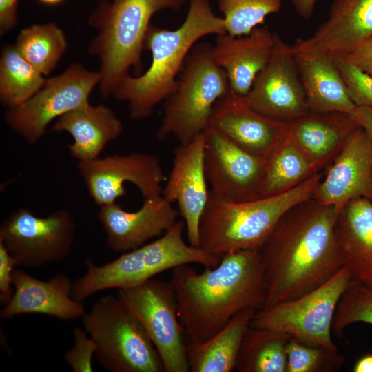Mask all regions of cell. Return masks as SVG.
Segmentation results:
<instances>
[{"instance_id": "obj_1", "label": "cell", "mask_w": 372, "mask_h": 372, "mask_svg": "<svg viewBox=\"0 0 372 372\" xmlns=\"http://www.w3.org/2000/svg\"><path fill=\"white\" fill-rule=\"evenodd\" d=\"M338 212L311 198L280 219L259 249L267 287L264 307L310 292L342 268L333 233Z\"/></svg>"}, {"instance_id": "obj_2", "label": "cell", "mask_w": 372, "mask_h": 372, "mask_svg": "<svg viewBox=\"0 0 372 372\" xmlns=\"http://www.w3.org/2000/svg\"><path fill=\"white\" fill-rule=\"evenodd\" d=\"M170 282L188 342L207 340L245 309H262L267 296L259 249L228 252L202 273L179 265L172 269Z\"/></svg>"}, {"instance_id": "obj_3", "label": "cell", "mask_w": 372, "mask_h": 372, "mask_svg": "<svg viewBox=\"0 0 372 372\" xmlns=\"http://www.w3.org/2000/svg\"><path fill=\"white\" fill-rule=\"evenodd\" d=\"M225 33L223 18L214 14L209 0H189L187 17L179 28L149 26L144 50L151 52L150 66L142 74L124 78L112 95L127 103L132 119L149 117L155 106L175 90L177 78L196 43L209 34Z\"/></svg>"}, {"instance_id": "obj_4", "label": "cell", "mask_w": 372, "mask_h": 372, "mask_svg": "<svg viewBox=\"0 0 372 372\" xmlns=\"http://www.w3.org/2000/svg\"><path fill=\"white\" fill-rule=\"evenodd\" d=\"M323 176L320 170L287 191L245 202L224 200L209 191L200 221L199 247L220 257L260 249L289 209L312 198Z\"/></svg>"}, {"instance_id": "obj_5", "label": "cell", "mask_w": 372, "mask_h": 372, "mask_svg": "<svg viewBox=\"0 0 372 372\" xmlns=\"http://www.w3.org/2000/svg\"><path fill=\"white\" fill-rule=\"evenodd\" d=\"M187 0L102 1L90 14V26L97 35L89 52L101 62L99 91L103 97L113 94L130 69L141 67V54L152 16L165 9L178 10Z\"/></svg>"}, {"instance_id": "obj_6", "label": "cell", "mask_w": 372, "mask_h": 372, "mask_svg": "<svg viewBox=\"0 0 372 372\" xmlns=\"http://www.w3.org/2000/svg\"><path fill=\"white\" fill-rule=\"evenodd\" d=\"M185 229L184 221L178 220L156 240L124 252L106 264L97 265L85 258L86 272L73 281L72 297L81 302L100 291L132 287L185 264L218 266L222 257L185 242Z\"/></svg>"}, {"instance_id": "obj_7", "label": "cell", "mask_w": 372, "mask_h": 372, "mask_svg": "<svg viewBox=\"0 0 372 372\" xmlns=\"http://www.w3.org/2000/svg\"><path fill=\"white\" fill-rule=\"evenodd\" d=\"M212 45H195L177 78L176 87L163 105L156 138L174 136L180 144L204 133L217 101L230 90L225 72L214 61Z\"/></svg>"}, {"instance_id": "obj_8", "label": "cell", "mask_w": 372, "mask_h": 372, "mask_svg": "<svg viewBox=\"0 0 372 372\" xmlns=\"http://www.w3.org/2000/svg\"><path fill=\"white\" fill-rule=\"evenodd\" d=\"M94 341V357L110 372H165L159 355L138 320L113 296L100 298L83 315Z\"/></svg>"}, {"instance_id": "obj_9", "label": "cell", "mask_w": 372, "mask_h": 372, "mask_svg": "<svg viewBox=\"0 0 372 372\" xmlns=\"http://www.w3.org/2000/svg\"><path fill=\"white\" fill-rule=\"evenodd\" d=\"M351 282L349 271L342 267L313 291L256 311L249 325L338 351L331 335L333 319L338 303Z\"/></svg>"}, {"instance_id": "obj_10", "label": "cell", "mask_w": 372, "mask_h": 372, "mask_svg": "<svg viewBox=\"0 0 372 372\" xmlns=\"http://www.w3.org/2000/svg\"><path fill=\"white\" fill-rule=\"evenodd\" d=\"M118 298L154 344L165 372H189L185 331L171 282L151 278L118 289Z\"/></svg>"}, {"instance_id": "obj_11", "label": "cell", "mask_w": 372, "mask_h": 372, "mask_svg": "<svg viewBox=\"0 0 372 372\" xmlns=\"http://www.w3.org/2000/svg\"><path fill=\"white\" fill-rule=\"evenodd\" d=\"M76 229L74 218L66 209L39 217L26 208H19L1 224L0 241L17 265L41 267L69 256Z\"/></svg>"}, {"instance_id": "obj_12", "label": "cell", "mask_w": 372, "mask_h": 372, "mask_svg": "<svg viewBox=\"0 0 372 372\" xmlns=\"http://www.w3.org/2000/svg\"><path fill=\"white\" fill-rule=\"evenodd\" d=\"M100 74L74 63L58 76L46 79L44 85L22 104L8 108V125L29 144H34L46 133L54 120L89 103Z\"/></svg>"}, {"instance_id": "obj_13", "label": "cell", "mask_w": 372, "mask_h": 372, "mask_svg": "<svg viewBox=\"0 0 372 372\" xmlns=\"http://www.w3.org/2000/svg\"><path fill=\"white\" fill-rule=\"evenodd\" d=\"M204 165L209 191L230 202L260 198L267 159L243 149L218 130L204 132Z\"/></svg>"}, {"instance_id": "obj_14", "label": "cell", "mask_w": 372, "mask_h": 372, "mask_svg": "<svg viewBox=\"0 0 372 372\" xmlns=\"http://www.w3.org/2000/svg\"><path fill=\"white\" fill-rule=\"evenodd\" d=\"M77 169L90 197L99 207L125 196L126 183L135 185L144 198L162 195L165 180L158 159L140 152L79 161Z\"/></svg>"}, {"instance_id": "obj_15", "label": "cell", "mask_w": 372, "mask_h": 372, "mask_svg": "<svg viewBox=\"0 0 372 372\" xmlns=\"http://www.w3.org/2000/svg\"><path fill=\"white\" fill-rule=\"evenodd\" d=\"M245 97L257 112L278 121L309 112L293 48L276 33L270 58Z\"/></svg>"}, {"instance_id": "obj_16", "label": "cell", "mask_w": 372, "mask_h": 372, "mask_svg": "<svg viewBox=\"0 0 372 372\" xmlns=\"http://www.w3.org/2000/svg\"><path fill=\"white\" fill-rule=\"evenodd\" d=\"M204 145L203 133L175 149L169 178L162 192L166 200L177 203L188 242L194 247H199L200 221L209 194L205 172Z\"/></svg>"}, {"instance_id": "obj_17", "label": "cell", "mask_w": 372, "mask_h": 372, "mask_svg": "<svg viewBox=\"0 0 372 372\" xmlns=\"http://www.w3.org/2000/svg\"><path fill=\"white\" fill-rule=\"evenodd\" d=\"M312 198L339 211L358 198L372 201V138L362 128L347 139Z\"/></svg>"}, {"instance_id": "obj_18", "label": "cell", "mask_w": 372, "mask_h": 372, "mask_svg": "<svg viewBox=\"0 0 372 372\" xmlns=\"http://www.w3.org/2000/svg\"><path fill=\"white\" fill-rule=\"evenodd\" d=\"M178 210L162 195L145 198L135 211L124 210L116 202L99 207L97 218L109 249L126 252L160 237L178 221Z\"/></svg>"}, {"instance_id": "obj_19", "label": "cell", "mask_w": 372, "mask_h": 372, "mask_svg": "<svg viewBox=\"0 0 372 372\" xmlns=\"http://www.w3.org/2000/svg\"><path fill=\"white\" fill-rule=\"evenodd\" d=\"M287 121L254 110L245 96L230 90L216 103L209 126L257 156L267 158L286 135Z\"/></svg>"}, {"instance_id": "obj_20", "label": "cell", "mask_w": 372, "mask_h": 372, "mask_svg": "<svg viewBox=\"0 0 372 372\" xmlns=\"http://www.w3.org/2000/svg\"><path fill=\"white\" fill-rule=\"evenodd\" d=\"M12 282L14 293L0 311L1 318L41 314L73 320L85 313L81 302L72 297L73 281L65 274L58 273L48 280H42L16 269Z\"/></svg>"}, {"instance_id": "obj_21", "label": "cell", "mask_w": 372, "mask_h": 372, "mask_svg": "<svg viewBox=\"0 0 372 372\" xmlns=\"http://www.w3.org/2000/svg\"><path fill=\"white\" fill-rule=\"evenodd\" d=\"M372 38V0H333L327 19L293 47L342 55Z\"/></svg>"}, {"instance_id": "obj_22", "label": "cell", "mask_w": 372, "mask_h": 372, "mask_svg": "<svg viewBox=\"0 0 372 372\" xmlns=\"http://www.w3.org/2000/svg\"><path fill=\"white\" fill-rule=\"evenodd\" d=\"M275 33L256 28L249 34L216 36L211 48L215 63L226 73L230 90L245 96L257 75L267 65L274 45Z\"/></svg>"}, {"instance_id": "obj_23", "label": "cell", "mask_w": 372, "mask_h": 372, "mask_svg": "<svg viewBox=\"0 0 372 372\" xmlns=\"http://www.w3.org/2000/svg\"><path fill=\"white\" fill-rule=\"evenodd\" d=\"M333 233L351 282L372 289V201L358 198L346 204L338 214Z\"/></svg>"}, {"instance_id": "obj_24", "label": "cell", "mask_w": 372, "mask_h": 372, "mask_svg": "<svg viewBox=\"0 0 372 372\" xmlns=\"http://www.w3.org/2000/svg\"><path fill=\"white\" fill-rule=\"evenodd\" d=\"M359 127L350 114L309 112L288 121L286 136L321 170Z\"/></svg>"}, {"instance_id": "obj_25", "label": "cell", "mask_w": 372, "mask_h": 372, "mask_svg": "<svg viewBox=\"0 0 372 372\" xmlns=\"http://www.w3.org/2000/svg\"><path fill=\"white\" fill-rule=\"evenodd\" d=\"M292 48L309 112L350 114L356 106L349 96L334 56Z\"/></svg>"}, {"instance_id": "obj_26", "label": "cell", "mask_w": 372, "mask_h": 372, "mask_svg": "<svg viewBox=\"0 0 372 372\" xmlns=\"http://www.w3.org/2000/svg\"><path fill=\"white\" fill-rule=\"evenodd\" d=\"M123 123L115 113L103 105L89 103L55 120L52 130L66 132L73 138L68 145L70 154L79 161L99 157L105 146L123 132Z\"/></svg>"}, {"instance_id": "obj_27", "label": "cell", "mask_w": 372, "mask_h": 372, "mask_svg": "<svg viewBox=\"0 0 372 372\" xmlns=\"http://www.w3.org/2000/svg\"><path fill=\"white\" fill-rule=\"evenodd\" d=\"M256 311L254 308L245 309L207 340L187 342L189 371L231 372L234 370L243 335Z\"/></svg>"}, {"instance_id": "obj_28", "label": "cell", "mask_w": 372, "mask_h": 372, "mask_svg": "<svg viewBox=\"0 0 372 372\" xmlns=\"http://www.w3.org/2000/svg\"><path fill=\"white\" fill-rule=\"evenodd\" d=\"M288 334L250 325L243 335L235 364L238 372H287Z\"/></svg>"}, {"instance_id": "obj_29", "label": "cell", "mask_w": 372, "mask_h": 372, "mask_svg": "<svg viewBox=\"0 0 372 372\" xmlns=\"http://www.w3.org/2000/svg\"><path fill=\"white\" fill-rule=\"evenodd\" d=\"M318 171L320 170L285 135L267 159L260 197L287 191Z\"/></svg>"}, {"instance_id": "obj_30", "label": "cell", "mask_w": 372, "mask_h": 372, "mask_svg": "<svg viewBox=\"0 0 372 372\" xmlns=\"http://www.w3.org/2000/svg\"><path fill=\"white\" fill-rule=\"evenodd\" d=\"M46 79L17 50L3 47L0 57V100L8 108L28 101L44 85Z\"/></svg>"}, {"instance_id": "obj_31", "label": "cell", "mask_w": 372, "mask_h": 372, "mask_svg": "<svg viewBox=\"0 0 372 372\" xmlns=\"http://www.w3.org/2000/svg\"><path fill=\"white\" fill-rule=\"evenodd\" d=\"M14 45L30 64L47 75L56 66L67 42L63 30L54 23H48L21 30Z\"/></svg>"}, {"instance_id": "obj_32", "label": "cell", "mask_w": 372, "mask_h": 372, "mask_svg": "<svg viewBox=\"0 0 372 372\" xmlns=\"http://www.w3.org/2000/svg\"><path fill=\"white\" fill-rule=\"evenodd\" d=\"M227 34L233 37L249 34L266 17L278 12L282 0H218Z\"/></svg>"}, {"instance_id": "obj_33", "label": "cell", "mask_w": 372, "mask_h": 372, "mask_svg": "<svg viewBox=\"0 0 372 372\" xmlns=\"http://www.w3.org/2000/svg\"><path fill=\"white\" fill-rule=\"evenodd\" d=\"M287 372H329L339 369L344 358L338 351L291 337L287 345Z\"/></svg>"}, {"instance_id": "obj_34", "label": "cell", "mask_w": 372, "mask_h": 372, "mask_svg": "<svg viewBox=\"0 0 372 372\" xmlns=\"http://www.w3.org/2000/svg\"><path fill=\"white\" fill-rule=\"evenodd\" d=\"M355 322L372 325V289L351 282L338 303L331 329L342 337L344 328Z\"/></svg>"}, {"instance_id": "obj_35", "label": "cell", "mask_w": 372, "mask_h": 372, "mask_svg": "<svg viewBox=\"0 0 372 372\" xmlns=\"http://www.w3.org/2000/svg\"><path fill=\"white\" fill-rule=\"evenodd\" d=\"M334 58L355 106L372 108V76L340 56Z\"/></svg>"}, {"instance_id": "obj_36", "label": "cell", "mask_w": 372, "mask_h": 372, "mask_svg": "<svg viewBox=\"0 0 372 372\" xmlns=\"http://www.w3.org/2000/svg\"><path fill=\"white\" fill-rule=\"evenodd\" d=\"M73 334L74 345L65 352V362L74 372L93 371L92 361L96 349L94 341L80 327H75Z\"/></svg>"}, {"instance_id": "obj_37", "label": "cell", "mask_w": 372, "mask_h": 372, "mask_svg": "<svg viewBox=\"0 0 372 372\" xmlns=\"http://www.w3.org/2000/svg\"><path fill=\"white\" fill-rule=\"evenodd\" d=\"M17 261L0 241V303L6 305L14 293L13 273Z\"/></svg>"}, {"instance_id": "obj_38", "label": "cell", "mask_w": 372, "mask_h": 372, "mask_svg": "<svg viewBox=\"0 0 372 372\" xmlns=\"http://www.w3.org/2000/svg\"><path fill=\"white\" fill-rule=\"evenodd\" d=\"M338 56L372 76V38Z\"/></svg>"}, {"instance_id": "obj_39", "label": "cell", "mask_w": 372, "mask_h": 372, "mask_svg": "<svg viewBox=\"0 0 372 372\" xmlns=\"http://www.w3.org/2000/svg\"><path fill=\"white\" fill-rule=\"evenodd\" d=\"M19 0H0V32L3 34L14 27L17 21Z\"/></svg>"}, {"instance_id": "obj_40", "label": "cell", "mask_w": 372, "mask_h": 372, "mask_svg": "<svg viewBox=\"0 0 372 372\" xmlns=\"http://www.w3.org/2000/svg\"><path fill=\"white\" fill-rule=\"evenodd\" d=\"M351 118L372 138V108L356 106L350 113Z\"/></svg>"}, {"instance_id": "obj_41", "label": "cell", "mask_w": 372, "mask_h": 372, "mask_svg": "<svg viewBox=\"0 0 372 372\" xmlns=\"http://www.w3.org/2000/svg\"><path fill=\"white\" fill-rule=\"evenodd\" d=\"M318 0H290L296 12L303 19L312 16Z\"/></svg>"}, {"instance_id": "obj_42", "label": "cell", "mask_w": 372, "mask_h": 372, "mask_svg": "<svg viewBox=\"0 0 372 372\" xmlns=\"http://www.w3.org/2000/svg\"><path fill=\"white\" fill-rule=\"evenodd\" d=\"M354 372H372V354L360 358L353 367Z\"/></svg>"}, {"instance_id": "obj_43", "label": "cell", "mask_w": 372, "mask_h": 372, "mask_svg": "<svg viewBox=\"0 0 372 372\" xmlns=\"http://www.w3.org/2000/svg\"><path fill=\"white\" fill-rule=\"evenodd\" d=\"M38 1L46 5L56 6L62 3L64 0H38Z\"/></svg>"}]
</instances>
